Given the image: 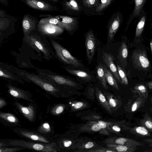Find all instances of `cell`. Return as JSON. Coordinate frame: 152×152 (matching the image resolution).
Returning a JSON list of instances; mask_svg holds the SVG:
<instances>
[{
  "mask_svg": "<svg viewBox=\"0 0 152 152\" xmlns=\"http://www.w3.org/2000/svg\"><path fill=\"white\" fill-rule=\"evenodd\" d=\"M1 64L9 70L28 83L32 82L47 93L56 97H70L74 95L72 93L54 85L38 75L21 70L13 65L1 62Z\"/></svg>",
  "mask_w": 152,
  "mask_h": 152,
  "instance_id": "obj_1",
  "label": "cell"
},
{
  "mask_svg": "<svg viewBox=\"0 0 152 152\" xmlns=\"http://www.w3.org/2000/svg\"><path fill=\"white\" fill-rule=\"evenodd\" d=\"M38 75L58 87L75 95H79L78 90L82 88L81 84L69 76L58 74L46 69L36 68Z\"/></svg>",
  "mask_w": 152,
  "mask_h": 152,
  "instance_id": "obj_2",
  "label": "cell"
},
{
  "mask_svg": "<svg viewBox=\"0 0 152 152\" xmlns=\"http://www.w3.org/2000/svg\"><path fill=\"white\" fill-rule=\"evenodd\" d=\"M44 36L38 35L29 34L24 37V39L28 44L38 53L42 54L43 57L46 60L50 61L54 58H56L47 40Z\"/></svg>",
  "mask_w": 152,
  "mask_h": 152,
  "instance_id": "obj_3",
  "label": "cell"
},
{
  "mask_svg": "<svg viewBox=\"0 0 152 152\" xmlns=\"http://www.w3.org/2000/svg\"><path fill=\"white\" fill-rule=\"evenodd\" d=\"M51 45L58 58L63 64L77 68H83L85 66L77 58L73 56L66 48L53 39L49 38Z\"/></svg>",
  "mask_w": 152,
  "mask_h": 152,
  "instance_id": "obj_4",
  "label": "cell"
},
{
  "mask_svg": "<svg viewBox=\"0 0 152 152\" xmlns=\"http://www.w3.org/2000/svg\"><path fill=\"white\" fill-rule=\"evenodd\" d=\"M10 145L40 152L61 151L54 142L50 143H46L27 141L22 139H10L9 144V145Z\"/></svg>",
  "mask_w": 152,
  "mask_h": 152,
  "instance_id": "obj_5",
  "label": "cell"
},
{
  "mask_svg": "<svg viewBox=\"0 0 152 152\" xmlns=\"http://www.w3.org/2000/svg\"><path fill=\"white\" fill-rule=\"evenodd\" d=\"M78 134L71 131L61 135L53 141L61 151L71 150L78 138Z\"/></svg>",
  "mask_w": 152,
  "mask_h": 152,
  "instance_id": "obj_6",
  "label": "cell"
},
{
  "mask_svg": "<svg viewBox=\"0 0 152 152\" xmlns=\"http://www.w3.org/2000/svg\"><path fill=\"white\" fill-rule=\"evenodd\" d=\"M13 131L20 136L38 142L50 143L53 140L48 137L41 135L36 132L22 128L14 129Z\"/></svg>",
  "mask_w": 152,
  "mask_h": 152,
  "instance_id": "obj_7",
  "label": "cell"
},
{
  "mask_svg": "<svg viewBox=\"0 0 152 152\" xmlns=\"http://www.w3.org/2000/svg\"><path fill=\"white\" fill-rule=\"evenodd\" d=\"M37 29L40 34L49 38H58V37L64 32V29L60 26L53 24L40 23L37 24Z\"/></svg>",
  "mask_w": 152,
  "mask_h": 152,
  "instance_id": "obj_8",
  "label": "cell"
},
{
  "mask_svg": "<svg viewBox=\"0 0 152 152\" xmlns=\"http://www.w3.org/2000/svg\"><path fill=\"white\" fill-rule=\"evenodd\" d=\"M132 60L135 68L146 71L150 67V63L145 50L139 49L134 51L132 55Z\"/></svg>",
  "mask_w": 152,
  "mask_h": 152,
  "instance_id": "obj_9",
  "label": "cell"
},
{
  "mask_svg": "<svg viewBox=\"0 0 152 152\" xmlns=\"http://www.w3.org/2000/svg\"><path fill=\"white\" fill-rule=\"evenodd\" d=\"M54 17L59 20L62 28L65 30L70 35L73 34L77 30L79 24L78 17L61 15Z\"/></svg>",
  "mask_w": 152,
  "mask_h": 152,
  "instance_id": "obj_10",
  "label": "cell"
},
{
  "mask_svg": "<svg viewBox=\"0 0 152 152\" xmlns=\"http://www.w3.org/2000/svg\"><path fill=\"white\" fill-rule=\"evenodd\" d=\"M60 12L70 16L78 17L82 10L76 0H61Z\"/></svg>",
  "mask_w": 152,
  "mask_h": 152,
  "instance_id": "obj_11",
  "label": "cell"
},
{
  "mask_svg": "<svg viewBox=\"0 0 152 152\" xmlns=\"http://www.w3.org/2000/svg\"><path fill=\"white\" fill-rule=\"evenodd\" d=\"M65 70L76 77V80L81 84L88 82L91 80L92 76L85 70V68H77L72 66H67Z\"/></svg>",
  "mask_w": 152,
  "mask_h": 152,
  "instance_id": "obj_12",
  "label": "cell"
},
{
  "mask_svg": "<svg viewBox=\"0 0 152 152\" xmlns=\"http://www.w3.org/2000/svg\"><path fill=\"white\" fill-rule=\"evenodd\" d=\"M28 6L34 10L45 11H56L59 10L54 4L50 1L39 0H22Z\"/></svg>",
  "mask_w": 152,
  "mask_h": 152,
  "instance_id": "obj_13",
  "label": "cell"
},
{
  "mask_svg": "<svg viewBox=\"0 0 152 152\" xmlns=\"http://www.w3.org/2000/svg\"><path fill=\"white\" fill-rule=\"evenodd\" d=\"M85 39L86 55L89 63L91 64L95 53L96 44L93 31L90 30L87 32L85 34Z\"/></svg>",
  "mask_w": 152,
  "mask_h": 152,
  "instance_id": "obj_14",
  "label": "cell"
},
{
  "mask_svg": "<svg viewBox=\"0 0 152 152\" xmlns=\"http://www.w3.org/2000/svg\"><path fill=\"white\" fill-rule=\"evenodd\" d=\"M14 105L20 112L30 121H34L36 116V108L34 104L30 103L26 106L18 102L15 101Z\"/></svg>",
  "mask_w": 152,
  "mask_h": 152,
  "instance_id": "obj_15",
  "label": "cell"
},
{
  "mask_svg": "<svg viewBox=\"0 0 152 152\" xmlns=\"http://www.w3.org/2000/svg\"><path fill=\"white\" fill-rule=\"evenodd\" d=\"M6 85L8 88V93L12 97L16 99H22L33 102L32 96L28 91L18 88L10 83H8Z\"/></svg>",
  "mask_w": 152,
  "mask_h": 152,
  "instance_id": "obj_16",
  "label": "cell"
},
{
  "mask_svg": "<svg viewBox=\"0 0 152 152\" xmlns=\"http://www.w3.org/2000/svg\"><path fill=\"white\" fill-rule=\"evenodd\" d=\"M15 18L8 14L4 17H0V32L10 35L14 31L16 23Z\"/></svg>",
  "mask_w": 152,
  "mask_h": 152,
  "instance_id": "obj_17",
  "label": "cell"
},
{
  "mask_svg": "<svg viewBox=\"0 0 152 152\" xmlns=\"http://www.w3.org/2000/svg\"><path fill=\"white\" fill-rule=\"evenodd\" d=\"M37 18L29 14L25 15L22 20V28L24 37L28 36L30 33L36 28Z\"/></svg>",
  "mask_w": 152,
  "mask_h": 152,
  "instance_id": "obj_18",
  "label": "cell"
},
{
  "mask_svg": "<svg viewBox=\"0 0 152 152\" xmlns=\"http://www.w3.org/2000/svg\"><path fill=\"white\" fill-rule=\"evenodd\" d=\"M102 57L104 61L109 68L115 78L119 82L121 79L118 73L117 67L114 64V58L111 54L104 52Z\"/></svg>",
  "mask_w": 152,
  "mask_h": 152,
  "instance_id": "obj_19",
  "label": "cell"
},
{
  "mask_svg": "<svg viewBox=\"0 0 152 152\" xmlns=\"http://www.w3.org/2000/svg\"><path fill=\"white\" fill-rule=\"evenodd\" d=\"M0 121L11 126H20L19 119L13 114L0 111Z\"/></svg>",
  "mask_w": 152,
  "mask_h": 152,
  "instance_id": "obj_20",
  "label": "cell"
},
{
  "mask_svg": "<svg viewBox=\"0 0 152 152\" xmlns=\"http://www.w3.org/2000/svg\"><path fill=\"white\" fill-rule=\"evenodd\" d=\"M0 77L23 83L24 82L17 75L11 71L0 63Z\"/></svg>",
  "mask_w": 152,
  "mask_h": 152,
  "instance_id": "obj_21",
  "label": "cell"
},
{
  "mask_svg": "<svg viewBox=\"0 0 152 152\" xmlns=\"http://www.w3.org/2000/svg\"><path fill=\"white\" fill-rule=\"evenodd\" d=\"M120 18L118 15L111 22L108 31V36L110 40H111L114 37L120 26Z\"/></svg>",
  "mask_w": 152,
  "mask_h": 152,
  "instance_id": "obj_22",
  "label": "cell"
},
{
  "mask_svg": "<svg viewBox=\"0 0 152 152\" xmlns=\"http://www.w3.org/2000/svg\"><path fill=\"white\" fill-rule=\"evenodd\" d=\"M128 51L127 46L124 42H123L119 50L118 57L119 60L124 67L127 65V60Z\"/></svg>",
  "mask_w": 152,
  "mask_h": 152,
  "instance_id": "obj_23",
  "label": "cell"
},
{
  "mask_svg": "<svg viewBox=\"0 0 152 152\" xmlns=\"http://www.w3.org/2000/svg\"><path fill=\"white\" fill-rule=\"evenodd\" d=\"M103 67L106 81L110 85L118 89V88L117 82L113 77V74L107 68L106 66L103 65Z\"/></svg>",
  "mask_w": 152,
  "mask_h": 152,
  "instance_id": "obj_24",
  "label": "cell"
},
{
  "mask_svg": "<svg viewBox=\"0 0 152 152\" xmlns=\"http://www.w3.org/2000/svg\"><path fill=\"white\" fill-rule=\"evenodd\" d=\"M96 72L98 78L102 84L104 88H107L108 87L107 85L103 65L99 64L96 67Z\"/></svg>",
  "mask_w": 152,
  "mask_h": 152,
  "instance_id": "obj_25",
  "label": "cell"
},
{
  "mask_svg": "<svg viewBox=\"0 0 152 152\" xmlns=\"http://www.w3.org/2000/svg\"><path fill=\"white\" fill-rule=\"evenodd\" d=\"M48 15V16L46 18H41L39 22L40 23H47L54 24L62 28L60 21L54 16L50 15V16H49Z\"/></svg>",
  "mask_w": 152,
  "mask_h": 152,
  "instance_id": "obj_26",
  "label": "cell"
},
{
  "mask_svg": "<svg viewBox=\"0 0 152 152\" xmlns=\"http://www.w3.org/2000/svg\"><path fill=\"white\" fill-rule=\"evenodd\" d=\"M145 21V17L143 16L138 23L136 29L135 37H139L141 35L144 27Z\"/></svg>",
  "mask_w": 152,
  "mask_h": 152,
  "instance_id": "obj_27",
  "label": "cell"
},
{
  "mask_svg": "<svg viewBox=\"0 0 152 152\" xmlns=\"http://www.w3.org/2000/svg\"><path fill=\"white\" fill-rule=\"evenodd\" d=\"M86 104L84 102L78 101L73 102L70 105V112H75L78 111L85 107Z\"/></svg>",
  "mask_w": 152,
  "mask_h": 152,
  "instance_id": "obj_28",
  "label": "cell"
},
{
  "mask_svg": "<svg viewBox=\"0 0 152 152\" xmlns=\"http://www.w3.org/2000/svg\"><path fill=\"white\" fill-rule=\"evenodd\" d=\"M66 105L59 104L55 105L51 109L50 113L54 115H58L62 113L65 109Z\"/></svg>",
  "mask_w": 152,
  "mask_h": 152,
  "instance_id": "obj_29",
  "label": "cell"
},
{
  "mask_svg": "<svg viewBox=\"0 0 152 152\" xmlns=\"http://www.w3.org/2000/svg\"><path fill=\"white\" fill-rule=\"evenodd\" d=\"M146 0H135V7L134 11L135 15H138Z\"/></svg>",
  "mask_w": 152,
  "mask_h": 152,
  "instance_id": "obj_30",
  "label": "cell"
},
{
  "mask_svg": "<svg viewBox=\"0 0 152 152\" xmlns=\"http://www.w3.org/2000/svg\"><path fill=\"white\" fill-rule=\"evenodd\" d=\"M133 146L131 145H120L115 147V149L118 152L132 151L135 150Z\"/></svg>",
  "mask_w": 152,
  "mask_h": 152,
  "instance_id": "obj_31",
  "label": "cell"
},
{
  "mask_svg": "<svg viewBox=\"0 0 152 152\" xmlns=\"http://www.w3.org/2000/svg\"><path fill=\"white\" fill-rule=\"evenodd\" d=\"M117 69L121 79V83L125 85H128V80L125 72L118 64L117 65Z\"/></svg>",
  "mask_w": 152,
  "mask_h": 152,
  "instance_id": "obj_32",
  "label": "cell"
},
{
  "mask_svg": "<svg viewBox=\"0 0 152 152\" xmlns=\"http://www.w3.org/2000/svg\"><path fill=\"white\" fill-rule=\"evenodd\" d=\"M37 131L40 133H49L51 131V128L48 123L46 122L45 123L39 127Z\"/></svg>",
  "mask_w": 152,
  "mask_h": 152,
  "instance_id": "obj_33",
  "label": "cell"
},
{
  "mask_svg": "<svg viewBox=\"0 0 152 152\" xmlns=\"http://www.w3.org/2000/svg\"><path fill=\"white\" fill-rule=\"evenodd\" d=\"M101 3L97 6L96 11H101L107 7L111 3L112 0H100Z\"/></svg>",
  "mask_w": 152,
  "mask_h": 152,
  "instance_id": "obj_34",
  "label": "cell"
},
{
  "mask_svg": "<svg viewBox=\"0 0 152 152\" xmlns=\"http://www.w3.org/2000/svg\"><path fill=\"white\" fill-rule=\"evenodd\" d=\"M129 139H127L125 138L121 137L118 138L115 141V143L120 145H131L135 144V142H133V141L130 140L127 142L129 140Z\"/></svg>",
  "mask_w": 152,
  "mask_h": 152,
  "instance_id": "obj_35",
  "label": "cell"
},
{
  "mask_svg": "<svg viewBox=\"0 0 152 152\" xmlns=\"http://www.w3.org/2000/svg\"><path fill=\"white\" fill-rule=\"evenodd\" d=\"M0 147V152H14L25 149L24 148L19 147H14L11 148Z\"/></svg>",
  "mask_w": 152,
  "mask_h": 152,
  "instance_id": "obj_36",
  "label": "cell"
},
{
  "mask_svg": "<svg viewBox=\"0 0 152 152\" xmlns=\"http://www.w3.org/2000/svg\"><path fill=\"white\" fill-rule=\"evenodd\" d=\"M96 93L98 96V98L100 102L102 103V104L104 105H105V106L107 107L108 109H109V106L107 103V102L106 99L103 95V94L101 93L100 91L98 88H96Z\"/></svg>",
  "mask_w": 152,
  "mask_h": 152,
  "instance_id": "obj_37",
  "label": "cell"
},
{
  "mask_svg": "<svg viewBox=\"0 0 152 152\" xmlns=\"http://www.w3.org/2000/svg\"><path fill=\"white\" fill-rule=\"evenodd\" d=\"M135 130L137 133L143 135H147L148 133V130L143 126L137 127L136 128Z\"/></svg>",
  "mask_w": 152,
  "mask_h": 152,
  "instance_id": "obj_38",
  "label": "cell"
},
{
  "mask_svg": "<svg viewBox=\"0 0 152 152\" xmlns=\"http://www.w3.org/2000/svg\"><path fill=\"white\" fill-rule=\"evenodd\" d=\"M135 89L141 93H145L146 91V89L145 86L143 85H139L135 87Z\"/></svg>",
  "mask_w": 152,
  "mask_h": 152,
  "instance_id": "obj_39",
  "label": "cell"
},
{
  "mask_svg": "<svg viewBox=\"0 0 152 152\" xmlns=\"http://www.w3.org/2000/svg\"><path fill=\"white\" fill-rule=\"evenodd\" d=\"M10 139H0V147L9 145Z\"/></svg>",
  "mask_w": 152,
  "mask_h": 152,
  "instance_id": "obj_40",
  "label": "cell"
},
{
  "mask_svg": "<svg viewBox=\"0 0 152 152\" xmlns=\"http://www.w3.org/2000/svg\"><path fill=\"white\" fill-rule=\"evenodd\" d=\"M91 130L94 131H97L100 130L101 128L98 123L93 124L91 127Z\"/></svg>",
  "mask_w": 152,
  "mask_h": 152,
  "instance_id": "obj_41",
  "label": "cell"
},
{
  "mask_svg": "<svg viewBox=\"0 0 152 152\" xmlns=\"http://www.w3.org/2000/svg\"><path fill=\"white\" fill-rule=\"evenodd\" d=\"M7 103L4 99L0 98V109L6 106Z\"/></svg>",
  "mask_w": 152,
  "mask_h": 152,
  "instance_id": "obj_42",
  "label": "cell"
},
{
  "mask_svg": "<svg viewBox=\"0 0 152 152\" xmlns=\"http://www.w3.org/2000/svg\"><path fill=\"white\" fill-rule=\"evenodd\" d=\"M109 103L111 106L113 107L116 106V103L114 99L112 98H110L109 99Z\"/></svg>",
  "mask_w": 152,
  "mask_h": 152,
  "instance_id": "obj_43",
  "label": "cell"
},
{
  "mask_svg": "<svg viewBox=\"0 0 152 152\" xmlns=\"http://www.w3.org/2000/svg\"><path fill=\"white\" fill-rule=\"evenodd\" d=\"M98 123L101 129H104L106 127L107 125L106 123L103 121H98Z\"/></svg>",
  "mask_w": 152,
  "mask_h": 152,
  "instance_id": "obj_44",
  "label": "cell"
},
{
  "mask_svg": "<svg viewBox=\"0 0 152 152\" xmlns=\"http://www.w3.org/2000/svg\"><path fill=\"white\" fill-rule=\"evenodd\" d=\"M7 35H8L5 34L0 32V46L5 37Z\"/></svg>",
  "mask_w": 152,
  "mask_h": 152,
  "instance_id": "obj_45",
  "label": "cell"
},
{
  "mask_svg": "<svg viewBox=\"0 0 152 152\" xmlns=\"http://www.w3.org/2000/svg\"><path fill=\"white\" fill-rule=\"evenodd\" d=\"M145 126L149 129H151L152 128V122L150 121H147L145 123Z\"/></svg>",
  "mask_w": 152,
  "mask_h": 152,
  "instance_id": "obj_46",
  "label": "cell"
},
{
  "mask_svg": "<svg viewBox=\"0 0 152 152\" xmlns=\"http://www.w3.org/2000/svg\"><path fill=\"white\" fill-rule=\"evenodd\" d=\"M6 12L4 10L0 9V17H4L7 15Z\"/></svg>",
  "mask_w": 152,
  "mask_h": 152,
  "instance_id": "obj_47",
  "label": "cell"
},
{
  "mask_svg": "<svg viewBox=\"0 0 152 152\" xmlns=\"http://www.w3.org/2000/svg\"><path fill=\"white\" fill-rule=\"evenodd\" d=\"M137 107V104L136 102L134 103L132 105V112L135 111Z\"/></svg>",
  "mask_w": 152,
  "mask_h": 152,
  "instance_id": "obj_48",
  "label": "cell"
},
{
  "mask_svg": "<svg viewBox=\"0 0 152 152\" xmlns=\"http://www.w3.org/2000/svg\"><path fill=\"white\" fill-rule=\"evenodd\" d=\"M112 129L114 131L117 132H120L121 131L120 128L117 126L114 125L112 127Z\"/></svg>",
  "mask_w": 152,
  "mask_h": 152,
  "instance_id": "obj_49",
  "label": "cell"
},
{
  "mask_svg": "<svg viewBox=\"0 0 152 152\" xmlns=\"http://www.w3.org/2000/svg\"><path fill=\"white\" fill-rule=\"evenodd\" d=\"M0 3L7 7L8 5L7 0H0Z\"/></svg>",
  "mask_w": 152,
  "mask_h": 152,
  "instance_id": "obj_50",
  "label": "cell"
},
{
  "mask_svg": "<svg viewBox=\"0 0 152 152\" xmlns=\"http://www.w3.org/2000/svg\"><path fill=\"white\" fill-rule=\"evenodd\" d=\"M146 85L150 89H151L152 88V82L151 81L148 82L146 84Z\"/></svg>",
  "mask_w": 152,
  "mask_h": 152,
  "instance_id": "obj_51",
  "label": "cell"
},
{
  "mask_svg": "<svg viewBox=\"0 0 152 152\" xmlns=\"http://www.w3.org/2000/svg\"><path fill=\"white\" fill-rule=\"evenodd\" d=\"M50 2H52L54 3H57L58 2L59 0H48Z\"/></svg>",
  "mask_w": 152,
  "mask_h": 152,
  "instance_id": "obj_52",
  "label": "cell"
},
{
  "mask_svg": "<svg viewBox=\"0 0 152 152\" xmlns=\"http://www.w3.org/2000/svg\"><path fill=\"white\" fill-rule=\"evenodd\" d=\"M150 46L151 49V53L152 52V41L151 40L150 43Z\"/></svg>",
  "mask_w": 152,
  "mask_h": 152,
  "instance_id": "obj_53",
  "label": "cell"
},
{
  "mask_svg": "<svg viewBox=\"0 0 152 152\" xmlns=\"http://www.w3.org/2000/svg\"><path fill=\"white\" fill-rule=\"evenodd\" d=\"M40 0V1H48V0Z\"/></svg>",
  "mask_w": 152,
  "mask_h": 152,
  "instance_id": "obj_54",
  "label": "cell"
}]
</instances>
